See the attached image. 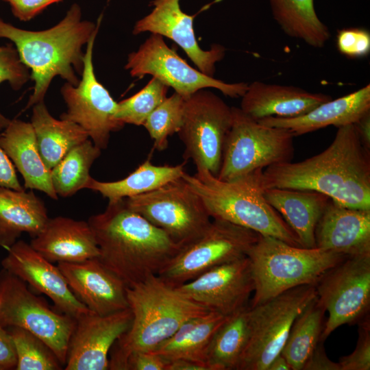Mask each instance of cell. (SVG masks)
Returning a JSON list of instances; mask_svg holds the SVG:
<instances>
[{
    "label": "cell",
    "instance_id": "8d00e7d4",
    "mask_svg": "<svg viewBox=\"0 0 370 370\" xmlns=\"http://www.w3.org/2000/svg\"><path fill=\"white\" fill-rule=\"evenodd\" d=\"M169 87L156 77L138 92L118 102L115 117L125 124L143 125L149 114L167 97Z\"/></svg>",
    "mask_w": 370,
    "mask_h": 370
},
{
    "label": "cell",
    "instance_id": "3957f363",
    "mask_svg": "<svg viewBox=\"0 0 370 370\" xmlns=\"http://www.w3.org/2000/svg\"><path fill=\"white\" fill-rule=\"evenodd\" d=\"M102 15L97 23L82 19L79 5L73 3L57 25L42 31L16 27L0 18V38L11 40L21 62L31 69L34 91L25 109L44 101L52 79L60 76L77 86L84 67L82 47L99 30Z\"/></svg>",
    "mask_w": 370,
    "mask_h": 370
},
{
    "label": "cell",
    "instance_id": "603a6c76",
    "mask_svg": "<svg viewBox=\"0 0 370 370\" xmlns=\"http://www.w3.org/2000/svg\"><path fill=\"white\" fill-rule=\"evenodd\" d=\"M30 245L51 262H77L98 258L99 250L88 222L49 218Z\"/></svg>",
    "mask_w": 370,
    "mask_h": 370
},
{
    "label": "cell",
    "instance_id": "5b68a950",
    "mask_svg": "<svg viewBox=\"0 0 370 370\" xmlns=\"http://www.w3.org/2000/svg\"><path fill=\"white\" fill-rule=\"evenodd\" d=\"M182 178L203 201L212 219H222L301 247L291 227L267 201L260 186L263 170L232 181H223L209 171L196 169Z\"/></svg>",
    "mask_w": 370,
    "mask_h": 370
},
{
    "label": "cell",
    "instance_id": "ee69618b",
    "mask_svg": "<svg viewBox=\"0 0 370 370\" xmlns=\"http://www.w3.org/2000/svg\"><path fill=\"white\" fill-rule=\"evenodd\" d=\"M323 343L319 342L302 370H341L338 362H334L327 356Z\"/></svg>",
    "mask_w": 370,
    "mask_h": 370
},
{
    "label": "cell",
    "instance_id": "7a4b0ae2",
    "mask_svg": "<svg viewBox=\"0 0 370 370\" xmlns=\"http://www.w3.org/2000/svg\"><path fill=\"white\" fill-rule=\"evenodd\" d=\"M99 250L97 258L131 286L158 273L182 249L161 229L127 207L124 199L108 202L88 219Z\"/></svg>",
    "mask_w": 370,
    "mask_h": 370
},
{
    "label": "cell",
    "instance_id": "8fae6325",
    "mask_svg": "<svg viewBox=\"0 0 370 370\" xmlns=\"http://www.w3.org/2000/svg\"><path fill=\"white\" fill-rule=\"evenodd\" d=\"M232 122V107L207 88L185 99L183 122L177 133L184 145V160L191 159L196 169L217 176Z\"/></svg>",
    "mask_w": 370,
    "mask_h": 370
},
{
    "label": "cell",
    "instance_id": "681fc988",
    "mask_svg": "<svg viewBox=\"0 0 370 370\" xmlns=\"http://www.w3.org/2000/svg\"><path fill=\"white\" fill-rule=\"evenodd\" d=\"M2 1L9 2L10 0H2Z\"/></svg>",
    "mask_w": 370,
    "mask_h": 370
},
{
    "label": "cell",
    "instance_id": "9c48e42d",
    "mask_svg": "<svg viewBox=\"0 0 370 370\" xmlns=\"http://www.w3.org/2000/svg\"><path fill=\"white\" fill-rule=\"evenodd\" d=\"M124 201L182 248L198 239L212 221L201 199L182 177Z\"/></svg>",
    "mask_w": 370,
    "mask_h": 370
},
{
    "label": "cell",
    "instance_id": "8992f818",
    "mask_svg": "<svg viewBox=\"0 0 370 370\" xmlns=\"http://www.w3.org/2000/svg\"><path fill=\"white\" fill-rule=\"evenodd\" d=\"M247 257L254 286L250 307L289 289L316 285L327 271L346 258L331 251L294 246L260 234Z\"/></svg>",
    "mask_w": 370,
    "mask_h": 370
},
{
    "label": "cell",
    "instance_id": "ab89813d",
    "mask_svg": "<svg viewBox=\"0 0 370 370\" xmlns=\"http://www.w3.org/2000/svg\"><path fill=\"white\" fill-rule=\"evenodd\" d=\"M336 46L338 51L349 58L366 57L370 51V34L358 27L345 28L338 32Z\"/></svg>",
    "mask_w": 370,
    "mask_h": 370
},
{
    "label": "cell",
    "instance_id": "f35d334b",
    "mask_svg": "<svg viewBox=\"0 0 370 370\" xmlns=\"http://www.w3.org/2000/svg\"><path fill=\"white\" fill-rule=\"evenodd\" d=\"M341 370L370 369V319L369 316L358 323V338L356 346L349 355L339 358Z\"/></svg>",
    "mask_w": 370,
    "mask_h": 370
},
{
    "label": "cell",
    "instance_id": "5bb4252c",
    "mask_svg": "<svg viewBox=\"0 0 370 370\" xmlns=\"http://www.w3.org/2000/svg\"><path fill=\"white\" fill-rule=\"evenodd\" d=\"M125 69L133 77L140 79L146 75L156 77L184 99L203 88H216L225 96L238 98L248 87L247 83H227L193 68L169 47L163 36L156 34L128 55Z\"/></svg>",
    "mask_w": 370,
    "mask_h": 370
},
{
    "label": "cell",
    "instance_id": "836d02e7",
    "mask_svg": "<svg viewBox=\"0 0 370 370\" xmlns=\"http://www.w3.org/2000/svg\"><path fill=\"white\" fill-rule=\"evenodd\" d=\"M101 149L87 139L72 148L51 170V181L58 196L71 197L85 188L89 171Z\"/></svg>",
    "mask_w": 370,
    "mask_h": 370
},
{
    "label": "cell",
    "instance_id": "cb8c5ba5",
    "mask_svg": "<svg viewBox=\"0 0 370 370\" xmlns=\"http://www.w3.org/2000/svg\"><path fill=\"white\" fill-rule=\"evenodd\" d=\"M331 99L330 95L296 86L255 81L248 84L241 97L240 108L256 121L269 116L294 117Z\"/></svg>",
    "mask_w": 370,
    "mask_h": 370
},
{
    "label": "cell",
    "instance_id": "bcb514c9",
    "mask_svg": "<svg viewBox=\"0 0 370 370\" xmlns=\"http://www.w3.org/2000/svg\"><path fill=\"white\" fill-rule=\"evenodd\" d=\"M362 144L370 150V111L354 123Z\"/></svg>",
    "mask_w": 370,
    "mask_h": 370
},
{
    "label": "cell",
    "instance_id": "b9f144b4",
    "mask_svg": "<svg viewBox=\"0 0 370 370\" xmlns=\"http://www.w3.org/2000/svg\"><path fill=\"white\" fill-rule=\"evenodd\" d=\"M62 0H10L13 14L19 20L27 21L33 18L47 6Z\"/></svg>",
    "mask_w": 370,
    "mask_h": 370
},
{
    "label": "cell",
    "instance_id": "2e32d148",
    "mask_svg": "<svg viewBox=\"0 0 370 370\" xmlns=\"http://www.w3.org/2000/svg\"><path fill=\"white\" fill-rule=\"evenodd\" d=\"M177 288L209 310L230 317L249 306L254 286L249 258L214 267Z\"/></svg>",
    "mask_w": 370,
    "mask_h": 370
},
{
    "label": "cell",
    "instance_id": "f546056e",
    "mask_svg": "<svg viewBox=\"0 0 370 370\" xmlns=\"http://www.w3.org/2000/svg\"><path fill=\"white\" fill-rule=\"evenodd\" d=\"M185 164L157 166L151 163L149 157L126 177L118 181L100 182L90 176L85 188L99 193L109 202L116 201L150 192L181 178L186 173Z\"/></svg>",
    "mask_w": 370,
    "mask_h": 370
},
{
    "label": "cell",
    "instance_id": "44dd1931",
    "mask_svg": "<svg viewBox=\"0 0 370 370\" xmlns=\"http://www.w3.org/2000/svg\"><path fill=\"white\" fill-rule=\"evenodd\" d=\"M314 238L316 247L346 257L370 256V210L347 208L330 199Z\"/></svg>",
    "mask_w": 370,
    "mask_h": 370
},
{
    "label": "cell",
    "instance_id": "9a60e30c",
    "mask_svg": "<svg viewBox=\"0 0 370 370\" xmlns=\"http://www.w3.org/2000/svg\"><path fill=\"white\" fill-rule=\"evenodd\" d=\"M97 32L86 44L82 79L77 86L66 82L61 88L67 110L60 115V119L79 125L96 147L105 149L110 134L121 130L125 125L115 117L118 102L95 75L92 51Z\"/></svg>",
    "mask_w": 370,
    "mask_h": 370
},
{
    "label": "cell",
    "instance_id": "7dc6e473",
    "mask_svg": "<svg viewBox=\"0 0 370 370\" xmlns=\"http://www.w3.org/2000/svg\"><path fill=\"white\" fill-rule=\"evenodd\" d=\"M165 370H209L207 365L187 359L167 360Z\"/></svg>",
    "mask_w": 370,
    "mask_h": 370
},
{
    "label": "cell",
    "instance_id": "1f68e13d",
    "mask_svg": "<svg viewBox=\"0 0 370 370\" xmlns=\"http://www.w3.org/2000/svg\"><path fill=\"white\" fill-rule=\"evenodd\" d=\"M249 308L232 315L216 331L206 350L209 370H237L249 336Z\"/></svg>",
    "mask_w": 370,
    "mask_h": 370
},
{
    "label": "cell",
    "instance_id": "f1b7e54d",
    "mask_svg": "<svg viewBox=\"0 0 370 370\" xmlns=\"http://www.w3.org/2000/svg\"><path fill=\"white\" fill-rule=\"evenodd\" d=\"M230 317L209 311L188 319L170 338L149 352L160 356L166 361L187 359L206 364L205 356L211 339Z\"/></svg>",
    "mask_w": 370,
    "mask_h": 370
},
{
    "label": "cell",
    "instance_id": "4fadbf2b",
    "mask_svg": "<svg viewBox=\"0 0 370 370\" xmlns=\"http://www.w3.org/2000/svg\"><path fill=\"white\" fill-rule=\"evenodd\" d=\"M315 287L329 314L320 337L323 342L338 327L369 316L370 256L346 257L327 271Z\"/></svg>",
    "mask_w": 370,
    "mask_h": 370
},
{
    "label": "cell",
    "instance_id": "ac0fdd59",
    "mask_svg": "<svg viewBox=\"0 0 370 370\" xmlns=\"http://www.w3.org/2000/svg\"><path fill=\"white\" fill-rule=\"evenodd\" d=\"M180 0H152L149 5L151 12L137 21L132 34L149 32L170 38L179 45L195 64L197 69L204 74L213 77L215 64L225 56V48L214 44L210 49H202L196 39L193 21L195 16L208 8V4L193 15L184 12L180 7Z\"/></svg>",
    "mask_w": 370,
    "mask_h": 370
},
{
    "label": "cell",
    "instance_id": "74e56055",
    "mask_svg": "<svg viewBox=\"0 0 370 370\" xmlns=\"http://www.w3.org/2000/svg\"><path fill=\"white\" fill-rule=\"evenodd\" d=\"M30 79L28 68L21 62L12 45L0 46V84L8 82L18 90Z\"/></svg>",
    "mask_w": 370,
    "mask_h": 370
},
{
    "label": "cell",
    "instance_id": "60d3db41",
    "mask_svg": "<svg viewBox=\"0 0 370 370\" xmlns=\"http://www.w3.org/2000/svg\"><path fill=\"white\" fill-rule=\"evenodd\" d=\"M166 360L148 352H134L127 358L123 370H165Z\"/></svg>",
    "mask_w": 370,
    "mask_h": 370
},
{
    "label": "cell",
    "instance_id": "e0dca14e",
    "mask_svg": "<svg viewBox=\"0 0 370 370\" xmlns=\"http://www.w3.org/2000/svg\"><path fill=\"white\" fill-rule=\"evenodd\" d=\"M132 321L130 308L106 315L90 311L76 319L64 369H108L109 352Z\"/></svg>",
    "mask_w": 370,
    "mask_h": 370
},
{
    "label": "cell",
    "instance_id": "7c38bea8",
    "mask_svg": "<svg viewBox=\"0 0 370 370\" xmlns=\"http://www.w3.org/2000/svg\"><path fill=\"white\" fill-rule=\"evenodd\" d=\"M259 235L229 221L212 219L206 231L183 247L158 275L179 286L214 267L247 256Z\"/></svg>",
    "mask_w": 370,
    "mask_h": 370
},
{
    "label": "cell",
    "instance_id": "83f0119b",
    "mask_svg": "<svg viewBox=\"0 0 370 370\" xmlns=\"http://www.w3.org/2000/svg\"><path fill=\"white\" fill-rule=\"evenodd\" d=\"M33 106L31 123L38 147L45 165L51 170L72 148L89 136L77 124L52 116L44 101Z\"/></svg>",
    "mask_w": 370,
    "mask_h": 370
},
{
    "label": "cell",
    "instance_id": "4316f807",
    "mask_svg": "<svg viewBox=\"0 0 370 370\" xmlns=\"http://www.w3.org/2000/svg\"><path fill=\"white\" fill-rule=\"evenodd\" d=\"M47 210L31 190L0 187V246L5 249L26 232L35 237L45 227Z\"/></svg>",
    "mask_w": 370,
    "mask_h": 370
},
{
    "label": "cell",
    "instance_id": "d6986e66",
    "mask_svg": "<svg viewBox=\"0 0 370 370\" xmlns=\"http://www.w3.org/2000/svg\"><path fill=\"white\" fill-rule=\"evenodd\" d=\"M2 268L49 297L62 312L77 319L90 310L69 288L60 269L20 240L6 249Z\"/></svg>",
    "mask_w": 370,
    "mask_h": 370
},
{
    "label": "cell",
    "instance_id": "4dcf8cb0",
    "mask_svg": "<svg viewBox=\"0 0 370 370\" xmlns=\"http://www.w3.org/2000/svg\"><path fill=\"white\" fill-rule=\"evenodd\" d=\"M273 17L288 36L314 48H322L331 36L319 19L314 0H269Z\"/></svg>",
    "mask_w": 370,
    "mask_h": 370
},
{
    "label": "cell",
    "instance_id": "ffe728a7",
    "mask_svg": "<svg viewBox=\"0 0 370 370\" xmlns=\"http://www.w3.org/2000/svg\"><path fill=\"white\" fill-rule=\"evenodd\" d=\"M58 267L74 295L91 312L106 315L129 308L126 285L97 258L58 262Z\"/></svg>",
    "mask_w": 370,
    "mask_h": 370
},
{
    "label": "cell",
    "instance_id": "d6a6232c",
    "mask_svg": "<svg viewBox=\"0 0 370 370\" xmlns=\"http://www.w3.org/2000/svg\"><path fill=\"white\" fill-rule=\"evenodd\" d=\"M325 312L316 297L294 321L281 352L291 370H302L320 341Z\"/></svg>",
    "mask_w": 370,
    "mask_h": 370
},
{
    "label": "cell",
    "instance_id": "7bdbcfd3",
    "mask_svg": "<svg viewBox=\"0 0 370 370\" xmlns=\"http://www.w3.org/2000/svg\"><path fill=\"white\" fill-rule=\"evenodd\" d=\"M0 187H5L16 190H23L15 171V167L0 146Z\"/></svg>",
    "mask_w": 370,
    "mask_h": 370
},
{
    "label": "cell",
    "instance_id": "484cf974",
    "mask_svg": "<svg viewBox=\"0 0 370 370\" xmlns=\"http://www.w3.org/2000/svg\"><path fill=\"white\" fill-rule=\"evenodd\" d=\"M263 196L295 234L301 247H316L315 227L329 197L314 190L281 188L264 189Z\"/></svg>",
    "mask_w": 370,
    "mask_h": 370
},
{
    "label": "cell",
    "instance_id": "f6af8a7d",
    "mask_svg": "<svg viewBox=\"0 0 370 370\" xmlns=\"http://www.w3.org/2000/svg\"><path fill=\"white\" fill-rule=\"evenodd\" d=\"M16 357L10 336L0 323V370L14 369Z\"/></svg>",
    "mask_w": 370,
    "mask_h": 370
},
{
    "label": "cell",
    "instance_id": "ba28073f",
    "mask_svg": "<svg viewBox=\"0 0 370 370\" xmlns=\"http://www.w3.org/2000/svg\"><path fill=\"white\" fill-rule=\"evenodd\" d=\"M316 297L315 285H304L249 306V336L237 370H267L294 321Z\"/></svg>",
    "mask_w": 370,
    "mask_h": 370
},
{
    "label": "cell",
    "instance_id": "d4e9b609",
    "mask_svg": "<svg viewBox=\"0 0 370 370\" xmlns=\"http://www.w3.org/2000/svg\"><path fill=\"white\" fill-rule=\"evenodd\" d=\"M370 111V85L352 93L324 102L308 112L294 117L269 116L258 120L262 124L282 127L294 136L334 125L337 127L355 123Z\"/></svg>",
    "mask_w": 370,
    "mask_h": 370
},
{
    "label": "cell",
    "instance_id": "e575fe53",
    "mask_svg": "<svg viewBox=\"0 0 370 370\" xmlns=\"http://www.w3.org/2000/svg\"><path fill=\"white\" fill-rule=\"evenodd\" d=\"M16 357V370H59L62 365L51 349L27 330L6 328Z\"/></svg>",
    "mask_w": 370,
    "mask_h": 370
},
{
    "label": "cell",
    "instance_id": "6da1fadb",
    "mask_svg": "<svg viewBox=\"0 0 370 370\" xmlns=\"http://www.w3.org/2000/svg\"><path fill=\"white\" fill-rule=\"evenodd\" d=\"M260 186L317 191L350 208L370 210V150L354 124L338 127L331 145L298 162L273 164L262 171Z\"/></svg>",
    "mask_w": 370,
    "mask_h": 370
},
{
    "label": "cell",
    "instance_id": "277c9868",
    "mask_svg": "<svg viewBox=\"0 0 370 370\" xmlns=\"http://www.w3.org/2000/svg\"><path fill=\"white\" fill-rule=\"evenodd\" d=\"M126 295L132 321L110 349L111 370H123L131 353L152 352L186 321L210 311L158 275L127 287Z\"/></svg>",
    "mask_w": 370,
    "mask_h": 370
},
{
    "label": "cell",
    "instance_id": "d590c367",
    "mask_svg": "<svg viewBox=\"0 0 370 370\" xmlns=\"http://www.w3.org/2000/svg\"><path fill=\"white\" fill-rule=\"evenodd\" d=\"M185 99L177 92L160 103L147 117L143 126L153 140V147L163 151L169 136L177 133L183 122Z\"/></svg>",
    "mask_w": 370,
    "mask_h": 370
},
{
    "label": "cell",
    "instance_id": "c3c4849f",
    "mask_svg": "<svg viewBox=\"0 0 370 370\" xmlns=\"http://www.w3.org/2000/svg\"><path fill=\"white\" fill-rule=\"evenodd\" d=\"M267 370H291L284 356L280 353L269 364Z\"/></svg>",
    "mask_w": 370,
    "mask_h": 370
},
{
    "label": "cell",
    "instance_id": "30bf717a",
    "mask_svg": "<svg viewBox=\"0 0 370 370\" xmlns=\"http://www.w3.org/2000/svg\"><path fill=\"white\" fill-rule=\"evenodd\" d=\"M0 323L18 327L44 341L65 365L75 319L52 310L25 282L3 269L0 271Z\"/></svg>",
    "mask_w": 370,
    "mask_h": 370
},
{
    "label": "cell",
    "instance_id": "7402d4cb",
    "mask_svg": "<svg viewBox=\"0 0 370 370\" xmlns=\"http://www.w3.org/2000/svg\"><path fill=\"white\" fill-rule=\"evenodd\" d=\"M0 146L19 171L24 188L38 190L57 200L51 170L45 165L38 149L31 123L9 120L0 113Z\"/></svg>",
    "mask_w": 370,
    "mask_h": 370
},
{
    "label": "cell",
    "instance_id": "52a82bcc",
    "mask_svg": "<svg viewBox=\"0 0 370 370\" xmlns=\"http://www.w3.org/2000/svg\"><path fill=\"white\" fill-rule=\"evenodd\" d=\"M232 125L225 140L218 179L232 181L291 160L294 136L290 131L262 124L240 108L232 107Z\"/></svg>",
    "mask_w": 370,
    "mask_h": 370
}]
</instances>
